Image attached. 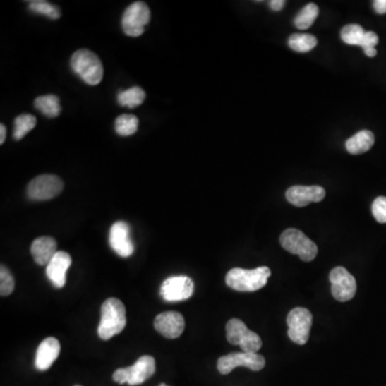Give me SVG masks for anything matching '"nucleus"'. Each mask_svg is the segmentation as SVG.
Returning <instances> with one entry per match:
<instances>
[{
    "label": "nucleus",
    "mask_w": 386,
    "mask_h": 386,
    "mask_svg": "<svg viewBox=\"0 0 386 386\" xmlns=\"http://www.w3.org/2000/svg\"><path fill=\"white\" fill-rule=\"evenodd\" d=\"M127 324L126 308L123 301L115 297L107 298L101 307V320L98 335L102 340H109L123 332Z\"/></svg>",
    "instance_id": "1"
},
{
    "label": "nucleus",
    "mask_w": 386,
    "mask_h": 386,
    "mask_svg": "<svg viewBox=\"0 0 386 386\" xmlns=\"http://www.w3.org/2000/svg\"><path fill=\"white\" fill-rule=\"evenodd\" d=\"M270 274L272 272L266 266H261L255 270L236 267L228 272L226 282L233 290L239 292H253L265 287Z\"/></svg>",
    "instance_id": "2"
},
{
    "label": "nucleus",
    "mask_w": 386,
    "mask_h": 386,
    "mask_svg": "<svg viewBox=\"0 0 386 386\" xmlns=\"http://www.w3.org/2000/svg\"><path fill=\"white\" fill-rule=\"evenodd\" d=\"M71 68L88 85H98L103 78V66L94 52L82 49L71 57Z\"/></svg>",
    "instance_id": "3"
},
{
    "label": "nucleus",
    "mask_w": 386,
    "mask_h": 386,
    "mask_svg": "<svg viewBox=\"0 0 386 386\" xmlns=\"http://www.w3.org/2000/svg\"><path fill=\"white\" fill-rule=\"evenodd\" d=\"M156 371V361L150 355L140 357L132 366L119 368L113 375V380L117 383L129 385H140L154 375Z\"/></svg>",
    "instance_id": "4"
},
{
    "label": "nucleus",
    "mask_w": 386,
    "mask_h": 386,
    "mask_svg": "<svg viewBox=\"0 0 386 386\" xmlns=\"http://www.w3.org/2000/svg\"><path fill=\"white\" fill-rule=\"evenodd\" d=\"M280 243L289 253L298 255L301 261L310 262L317 257L318 247L315 241L297 229L284 231L280 236Z\"/></svg>",
    "instance_id": "5"
},
{
    "label": "nucleus",
    "mask_w": 386,
    "mask_h": 386,
    "mask_svg": "<svg viewBox=\"0 0 386 386\" xmlns=\"http://www.w3.org/2000/svg\"><path fill=\"white\" fill-rule=\"evenodd\" d=\"M227 339L231 344L241 346L243 352L258 353L262 346L260 336L239 319H232L227 323Z\"/></svg>",
    "instance_id": "6"
},
{
    "label": "nucleus",
    "mask_w": 386,
    "mask_h": 386,
    "mask_svg": "<svg viewBox=\"0 0 386 386\" xmlns=\"http://www.w3.org/2000/svg\"><path fill=\"white\" fill-rule=\"evenodd\" d=\"M150 20V10L143 1H136L131 4L123 12V32L127 36L140 37L144 34L146 25Z\"/></svg>",
    "instance_id": "7"
},
{
    "label": "nucleus",
    "mask_w": 386,
    "mask_h": 386,
    "mask_svg": "<svg viewBox=\"0 0 386 386\" xmlns=\"http://www.w3.org/2000/svg\"><path fill=\"white\" fill-rule=\"evenodd\" d=\"M288 335L295 344L303 346L308 342L313 326V315L308 309L297 307L289 313L287 318Z\"/></svg>",
    "instance_id": "8"
},
{
    "label": "nucleus",
    "mask_w": 386,
    "mask_h": 386,
    "mask_svg": "<svg viewBox=\"0 0 386 386\" xmlns=\"http://www.w3.org/2000/svg\"><path fill=\"white\" fill-rule=\"evenodd\" d=\"M239 366L260 371L265 366V360L258 353L234 352L220 357L217 363L219 373L222 375H229L233 369Z\"/></svg>",
    "instance_id": "9"
},
{
    "label": "nucleus",
    "mask_w": 386,
    "mask_h": 386,
    "mask_svg": "<svg viewBox=\"0 0 386 386\" xmlns=\"http://www.w3.org/2000/svg\"><path fill=\"white\" fill-rule=\"evenodd\" d=\"M63 189V181L56 175H40L30 181L27 195L34 201H47L57 197Z\"/></svg>",
    "instance_id": "10"
},
{
    "label": "nucleus",
    "mask_w": 386,
    "mask_h": 386,
    "mask_svg": "<svg viewBox=\"0 0 386 386\" xmlns=\"http://www.w3.org/2000/svg\"><path fill=\"white\" fill-rule=\"evenodd\" d=\"M195 292V284L187 276H174L163 282L160 289L162 298L167 301H181L190 298Z\"/></svg>",
    "instance_id": "11"
},
{
    "label": "nucleus",
    "mask_w": 386,
    "mask_h": 386,
    "mask_svg": "<svg viewBox=\"0 0 386 386\" xmlns=\"http://www.w3.org/2000/svg\"><path fill=\"white\" fill-rule=\"evenodd\" d=\"M332 284V294L339 301H348L354 297L356 293V282L352 275L344 267L338 266L330 274Z\"/></svg>",
    "instance_id": "12"
},
{
    "label": "nucleus",
    "mask_w": 386,
    "mask_h": 386,
    "mask_svg": "<svg viewBox=\"0 0 386 386\" xmlns=\"http://www.w3.org/2000/svg\"><path fill=\"white\" fill-rule=\"evenodd\" d=\"M109 243L119 257L129 258L133 255L134 243L131 239L129 224L125 222H115L109 230Z\"/></svg>",
    "instance_id": "13"
},
{
    "label": "nucleus",
    "mask_w": 386,
    "mask_h": 386,
    "mask_svg": "<svg viewBox=\"0 0 386 386\" xmlns=\"http://www.w3.org/2000/svg\"><path fill=\"white\" fill-rule=\"evenodd\" d=\"M286 198L292 205L304 207L321 202L325 198V190L320 186H293L287 190Z\"/></svg>",
    "instance_id": "14"
},
{
    "label": "nucleus",
    "mask_w": 386,
    "mask_h": 386,
    "mask_svg": "<svg viewBox=\"0 0 386 386\" xmlns=\"http://www.w3.org/2000/svg\"><path fill=\"white\" fill-rule=\"evenodd\" d=\"M155 328L163 337L176 339L185 330V319L176 311H167L157 315L154 322Z\"/></svg>",
    "instance_id": "15"
},
{
    "label": "nucleus",
    "mask_w": 386,
    "mask_h": 386,
    "mask_svg": "<svg viewBox=\"0 0 386 386\" xmlns=\"http://www.w3.org/2000/svg\"><path fill=\"white\" fill-rule=\"evenodd\" d=\"M72 259L69 253L57 251L52 261L47 266V276L53 286L57 289L64 288L67 282V272L71 266Z\"/></svg>",
    "instance_id": "16"
},
{
    "label": "nucleus",
    "mask_w": 386,
    "mask_h": 386,
    "mask_svg": "<svg viewBox=\"0 0 386 386\" xmlns=\"http://www.w3.org/2000/svg\"><path fill=\"white\" fill-rule=\"evenodd\" d=\"M61 353V344L56 338L49 337L39 344L36 354V368L45 371L51 368L54 362L59 358Z\"/></svg>",
    "instance_id": "17"
},
{
    "label": "nucleus",
    "mask_w": 386,
    "mask_h": 386,
    "mask_svg": "<svg viewBox=\"0 0 386 386\" xmlns=\"http://www.w3.org/2000/svg\"><path fill=\"white\" fill-rule=\"evenodd\" d=\"M30 253L38 265H47L57 253V243L53 237L41 236L32 241Z\"/></svg>",
    "instance_id": "18"
},
{
    "label": "nucleus",
    "mask_w": 386,
    "mask_h": 386,
    "mask_svg": "<svg viewBox=\"0 0 386 386\" xmlns=\"http://www.w3.org/2000/svg\"><path fill=\"white\" fill-rule=\"evenodd\" d=\"M375 144V135L369 130H363L346 142V148L350 154L361 155L368 152Z\"/></svg>",
    "instance_id": "19"
},
{
    "label": "nucleus",
    "mask_w": 386,
    "mask_h": 386,
    "mask_svg": "<svg viewBox=\"0 0 386 386\" xmlns=\"http://www.w3.org/2000/svg\"><path fill=\"white\" fill-rule=\"evenodd\" d=\"M35 107L47 117H57L61 114V107L59 98L54 95L38 97L35 101Z\"/></svg>",
    "instance_id": "20"
},
{
    "label": "nucleus",
    "mask_w": 386,
    "mask_h": 386,
    "mask_svg": "<svg viewBox=\"0 0 386 386\" xmlns=\"http://www.w3.org/2000/svg\"><path fill=\"white\" fill-rule=\"evenodd\" d=\"M145 92L141 88H131L127 90H123L117 96V101L121 107H127L134 109L141 105L145 100Z\"/></svg>",
    "instance_id": "21"
},
{
    "label": "nucleus",
    "mask_w": 386,
    "mask_h": 386,
    "mask_svg": "<svg viewBox=\"0 0 386 386\" xmlns=\"http://www.w3.org/2000/svg\"><path fill=\"white\" fill-rule=\"evenodd\" d=\"M319 16V7L315 4H308L297 13L294 18L295 26L298 30H308Z\"/></svg>",
    "instance_id": "22"
},
{
    "label": "nucleus",
    "mask_w": 386,
    "mask_h": 386,
    "mask_svg": "<svg viewBox=\"0 0 386 386\" xmlns=\"http://www.w3.org/2000/svg\"><path fill=\"white\" fill-rule=\"evenodd\" d=\"M288 43L293 51L306 53L317 47L318 40L313 35L294 34L289 38Z\"/></svg>",
    "instance_id": "23"
},
{
    "label": "nucleus",
    "mask_w": 386,
    "mask_h": 386,
    "mask_svg": "<svg viewBox=\"0 0 386 386\" xmlns=\"http://www.w3.org/2000/svg\"><path fill=\"white\" fill-rule=\"evenodd\" d=\"M37 125V119L34 115H18L14 121L13 138L20 141L28 132L32 131Z\"/></svg>",
    "instance_id": "24"
},
{
    "label": "nucleus",
    "mask_w": 386,
    "mask_h": 386,
    "mask_svg": "<svg viewBox=\"0 0 386 386\" xmlns=\"http://www.w3.org/2000/svg\"><path fill=\"white\" fill-rule=\"evenodd\" d=\"M139 128V119L134 115H121L115 121V130L121 136H129L135 133Z\"/></svg>",
    "instance_id": "25"
},
{
    "label": "nucleus",
    "mask_w": 386,
    "mask_h": 386,
    "mask_svg": "<svg viewBox=\"0 0 386 386\" xmlns=\"http://www.w3.org/2000/svg\"><path fill=\"white\" fill-rule=\"evenodd\" d=\"M365 32L364 28L360 25L350 24L346 25L342 28V39L344 43L350 45H362L364 40Z\"/></svg>",
    "instance_id": "26"
},
{
    "label": "nucleus",
    "mask_w": 386,
    "mask_h": 386,
    "mask_svg": "<svg viewBox=\"0 0 386 386\" xmlns=\"http://www.w3.org/2000/svg\"><path fill=\"white\" fill-rule=\"evenodd\" d=\"M28 8L34 13L42 14V16H47V18H52V20H57L61 16V10L59 9V7L52 5V4L44 1V0L30 1L28 3Z\"/></svg>",
    "instance_id": "27"
},
{
    "label": "nucleus",
    "mask_w": 386,
    "mask_h": 386,
    "mask_svg": "<svg viewBox=\"0 0 386 386\" xmlns=\"http://www.w3.org/2000/svg\"><path fill=\"white\" fill-rule=\"evenodd\" d=\"M14 290V278L6 266L0 267V295L8 296Z\"/></svg>",
    "instance_id": "28"
},
{
    "label": "nucleus",
    "mask_w": 386,
    "mask_h": 386,
    "mask_svg": "<svg viewBox=\"0 0 386 386\" xmlns=\"http://www.w3.org/2000/svg\"><path fill=\"white\" fill-rule=\"evenodd\" d=\"M373 217L380 224H386V198L379 197L373 201L371 206Z\"/></svg>",
    "instance_id": "29"
},
{
    "label": "nucleus",
    "mask_w": 386,
    "mask_h": 386,
    "mask_svg": "<svg viewBox=\"0 0 386 386\" xmlns=\"http://www.w3.org/2000/svg\"><path fill=\"white\" fill-rule=\"evenodd\" d=\"M379 43V37L375 32H366L365 34L364 40H363L362 45L363 49H375V45Z\"/></svg>",
    "instance_id": "30"
},
{
    "label": "nucleus",
    "mask_w": 386,
    "mask_h": 386,
    "mask_svg": "<svg viewBox=\"0 0 386 386\" xmlns=\"http://www.w3.org/2000/svg\"><path fill=\"white\" fill-rule=\"evenodd\" d=\"M373 9L378 14L386 13V0H375L373 1Z\"/></svg>",
    "instance_id": "31"
},
{
    "label": "nucleus",
    "mask_w": 386,
    "mask_h": 386,
    "mask_svg": "<svg viewBox=\"0 0 386 386\" xmlns=\"http://www.w3.org/2000/svg\"><path fill=\"white\" fill-rule=\"evenodd\" d=\"M284 5H286L284 0H272V1H270V9L274 10V11H280V10L284 9Z\"/></svg>",
    "instance_id": "32"
},
{
    "label": "nucleus",
    "mask_w": 386,
    "mask_h": 386,
    "mask_svg": "<svg viewBox=\"0 0 386 386\" xmlns=\"http://www.w3.org/2000/svg\"><path fill=\"white\" fill-rule=\"evenodd\" d=\"M6 133H7V130H6L5 126H0V144H1V145L5 143Z\"/></svg>",
    "instance_id": "33"
},
{
    "label": "nucleus",
    "mask_w": 386,
    "mask_h": 386,
    "mask_svg": "<svg viewBox=\"0 0 386 386\" xmlns=\"http://www.w3.org/2000/svg\"><path fill=\"white\" fill-rule=\"evenodd\" d=\"M365 54H366L368 57H375L377 55V49H365Z\"/></svg>",
    "instance_id": "34"
},
{
    "label": "nucleus",
    "mask_w": 386,
    "mask_h": 386,
    "mask_svg": "<svg viewBox=\"0 0 386 386\" xmlns=\"http://www.w3.org/2000/svg\"><path fill=\"white\" fill-rule=\"evenodd\" d=\"M159 386H169V385H167V384L162 383V384H160V385Z\"/></svg>",
    "instance_id": "35"
},
{
    "label": "nucleus",
    "mask_w": 386,
    "mask_h": 386,
    "mask_svg": "<svg viewBox=\"0 0 386 386\" xmlns=\"http://www.w3.org/2000/svg\"><path fill=\"white\" fill-rule=\"evenodd\" d=\"M74 386H80V385H74Z\"/></svg>",
    "instance_id": "36"
}]
</instances>
